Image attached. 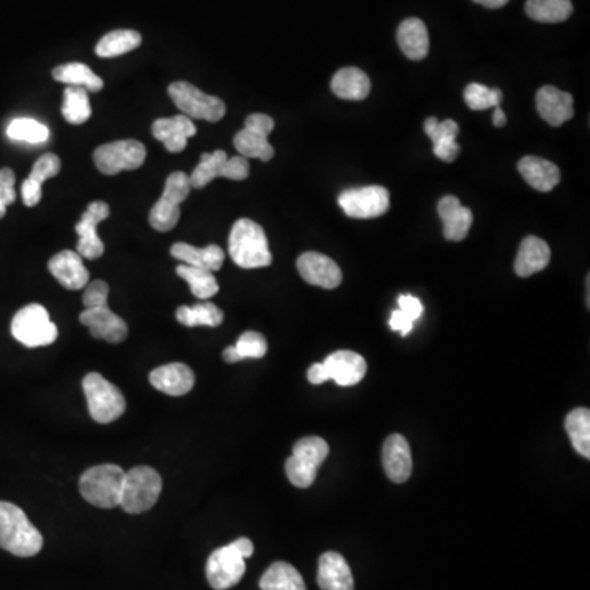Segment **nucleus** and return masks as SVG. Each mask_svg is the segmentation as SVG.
Returning <instances> with one entry per match:
<instances>
[{"mask_svg": "<svg viewBox=\"0 0 590 590\" xmlns=\"http://www.w3.org/2000/svg\"><path fill=\"white\" fill-rule=\"evenodd\" d=\"M382 466L392 482L404 484L412 474V453L409 441L402 435H391L384 441Z\"/></svg>", "mask_w": 590, "mask_h": 590, "instance_id": "obj_22", "label": "nucleus"}, {"mask_svg": "<svg viewBox=\"0 0 590 590\" xmlns=\"http://www.w3.org/2000/svg\"><path fill=\"white\" fill-rule=\"evenodd\" d=\"M268 353V341L261 333L246 332L238 338L236 345L228 346L223 351L227 363H240L243 359H261Z\"/></svg>", "mask_w": 590, "mask_h": 590, "instance_id": "obj_35", "label": "nucleus"}, {"mask_svg": "<svg viewBox=\"0 0 590 590\" xmlns=\"http://www.w3.org/2000/svg\"><path fill=\"white\" fill-rule=\"evenodd\" d=\"M397 41L400 50L412 61H422L427 58L430 50L427 25L420 19H407L400 23L397 30Z\"/></svg>", "mask_w": 590, "mask_h": 590, "instance_id": "obj_30", "label": "nucleus"}, {"mask_svg": "<svg viewBox=\"0 0 590 590\" xmlns=\"http://www.w3.org/2000/svg\"><path fill=\"white\" fill-rule=\"evenodd\" d=\"M168 92L177 109L191 120L196 118V120H205V122H220L227 112V107L222 99L205 94L189 82H174L169 86Z\"/></svg>", "mask_w": 590, "mask_h": 590, "instance_id": "obj_9", "label": "nucleus"}, {"mask_svg": "<svg viewBox=\"0 0 590 590\" xmlns=\"http://www.w3.org/2000/svg\"><path fill=\"white\" fill-rule=\"evenodd\" d=\"M61 169V161L53 153H46L37 159L33 164L32 173L23 181L22 199L23 204L27 207H35L41 200V186L43 182L48 181L51 177L58 176Z\"/></svg>", "mask_w": 590, "mask_h": 590, "instance_id": "obj_28", "label": "nucleus"}, {"mask_svg": "<svg viewBox=\"0 0 590 590\" xmlns=\"http://www.w3.org/2000/svg\"><path fill=\"white\" fill-rule=\"evenodd\" d=\"M7 137L14 141H27L32 145L45 143L50 137L48 128L33 118H15L7 128Z\"/></svg>", "mask_w": 590, "mask_h": 590, "instance_id": "obj_41", "label": "nucleus"}, {"mask_svg": "<svg viewBox=\"0 0 590 590\" xmlns=\"http://www.w3.org/2000/svg\"><path fill=\"white\" fill-rule=\"evenodd\" d=\"M531 20L540 23H559L572 15L571 0H527L525 5Z\"/></svg>", "mask_w": 590, "mask_h": 590, "instance_id": "obj_37", "label": "nucleus"}, {"mask_svg": "<svg viewBox=\"0 0 590 590\" xmlns=\"http://www.w3.org/2000/svg\"><path fill=\"white\" fill-rule=\"evenodd\" d=\"M140 45L141 35L135 30H115L97 43L96 53L100 58H115L137 50Z\"/></svg>", "mask_w": 590, "mask_h": 590, "instance_id": "obj_36", "label": "nucleus"}, {"mask_svg": "<svg viewBox=\"0 0 590 590\" xmlns=\"http://www.w3.org/2000/svg\"><path fill=\"white\" fill-rule=\"evenodd\" d=\"M125 471L117 464H100L82 472L79 492L82 497L99 509L120 507Z\"/></svg>", "mask_w": 590, "mask_h": 590, "instance_id": "obj_4", "label": "nucleus"}, {"mask_svg": "<svg viewBox=\"0 0 590 590\" xmlns=\"http://www.w3.org/2000/svg\"><path fill=\"white\" fill-rule=\"evenodd\" d=\"M181 218V209L179 205L169 202V200L161 199L153 205V209L150 210V222L151 227L155 228L156 232H169L176 227L177 222Z\"/></svg>", "mask_w": 590, "mask_h": 590, "instance_id": "obj_43", "label": "nucleus"}, {"mask_svg": "<svg viewBox=\"0 0 590 590\" xmlns=\"http://www.w3.org/2000/svg\"><path fill=\"white\" fill-rule=\"evenodd\" d=\"M176 273L177 276L182 277L191 286L192 294L196 295L199 300L212 299L220 291L217 279H215L212 271L194 268V266H187V264H179Z\"/></svg>", "mask_w": 590, "mask_h": 590, "instance_id": "obj_38", "label": "nucleus"}, {"mask_svg": "<svg viewBox=\"0 0 590 590\" xmlns=\"http://www.w3.org/2000/svg\"><path fill=\"white\" fill-rule=\"evenodd\" d=\"M389 325H391L394 332H399L400 335L407 336L412 332L415 322H413L412 318L407 317L402 310H395V312H392Z\"/></svg>", "mask_w": 590, "mask_h": 590, "instance_id": "obj_48", "label": "nucleus"}, {"mask_svg": "<svg viewBox=\"0 0 590 590\" xmlns=\"http://www.w3.org/2000/svg\"><path fill=\"white\" fill-rule=\"evenodd\" d=\"M297 269L305 282L322 289H336L343 281L340 266L332 258L315 251L300 256Z\"/></svg>", "mask_w": 590, "mask_h": 590, "instance_id": "obj_15", "label": "nucleus"}, {"mask_svg": "<svg viewBox=\"0 0 590 590\" xmlns=\"http://www.w3.org/2000/svg\"><path fill=\"white\" fill-rule=\"evenodd\" d=\"M79 322L89 328V332L96 340L122 343L128 336L127 323L123 318L114 314L109 309V305L82 310V314L79 315Z\"/></svg>", "mask_w": 590, "mask_h": 590, "instance_id": "obj_16", "label": "nucleus"}, {"mask_svg": "<svg viewBox=\"0 0 590 590\" xmlns=\"http://www.w3.org/2000/svg\"><path fill=\"white\" fill-rule=\"evenodd\" d=\"M274 130V120L266 114H251L246 118L245 128L236 133L233 145L243 158L271 161L274 148L268 141Z\"/></svg>", "mask_w": 590, "mask_h": 590, "instance_id": "obj_12", "label": "nucleus"}, {"mask_svg": "<svg viewBox=\"0 0 590 590\" xmlns=\"http://www.w3.org/2000/svg\"><path fill=\"white\" fill-rule=\"evenodd\" d=\"M438 215L443 220V235L450 241L464 240L474 222L471 209L454 196H445L438 202Z\"/></svg>", "mask_w": 590, "mask_h": 590, "instance_id": "obj_25", "label": "nucleus"}, {"mask_svg": "<svg viewBox=\"0 0 590 590\" xmlns=\"http://www.w3.org/2000/svg\"><path fill=\"white\" fill-rule=\"evenodd\" d=\"M399 310H402L407 317L412 318L413 322H417L418 318L422 317L423 305L417 297L404 294L399 297Z\"/></svg>", "mask_w": 590, "mask_h": 590, "instance_id": "obj_47", "label": "nucleus"}, {"mask_svg": "<svg viewBox=\"0 0 590 590\" xmlns=\"http://www.w3.org/2000/svg\"><path fill=\"white\" fill-rule=\"evenodd\" d=\"M425 133L433 141V153L436 158L446 163H453L458 159L461 153V146L456 143V137L459 133V125L454 120H443L440 122L438 118L430 117L425 120Z\"/></svg>", "mask_w": 590, "mask_h": 590, "instance_id": "obj_24", "label": "nucleus"}, {"mask_svg": "<svg viewBox=\"0 0 590 590\" xmlns=\"http://www.w3.org/2000/svg\"><path fill=\"white\" fill-rule=\"evenodd\" d=\"M109 215V205L105 204V202H100V200L89 204L86 212L82 214L81 220L76 225V233L79 236L76 251H78V255L82 259H99L100 256L104 255V241L100 240L97 227Z\"/></svg>", "mask_w": 590, "mask_h": 590, "instance_id": "obj_14", "label": "nucleus"}, {"mask_svg": "<svg viewBox=\"0 0 590 590\" xmlns=\"http://www.w3.org/2000/svg\"><path fill=\"white\" fill-rule=\"evenodd\" d=\"M17 199L15 194V174L12 169H0V218L7 214V207L14 204Z\"/></svg>", "mask_w": 590, "mask_h": 590, "instance_id": "obj_46", "label": "nucleus"}, {"mask_svg": "<svg viewBox=\"0 0 590 590\" xmlns=\"http://www.w3.org/2000/svg\"><path fill=\"white\" fill-rule=\"evenodd\" d=\"M110 287L107 282L102 279L92 281L84 287V295H82V304L84 309H94V307H104L109 300Z\"/></svg>", "mask_w": 590, "mask_h": 590, "instance_id": "obj_45", "label": "nucleus"}, {"mask_svg": "<svg viewBox=\"0 0 590 590\" xmlns=\"http://www.w3.org/2000/svg\"><path fill=\"white\" fill-rule=\"evenodd\" d=\"M53 79L68 86L84 87L87 92H99L104 87V81L82 63H69L53 69Z\"/></svg>", "mask_w": 590, "mask_h": 590, "instance_id": "obj_33", "label": "nucleus"}, {"mask_svg": "<svg viewBox=\"0 0 590 590\" xmlns=\"http://www.w3.org/2000/svg\"><path fill=\"white\" fill-rule=\"evenodd\" d=\"M63 117L71 125H82L91 118V100L84 87H66L64 91L63 107H61Z\"/></svg>", "mask_w": 590, "mask_h": 590, "instance_id": "obj_40", "label": "nucleus"}, {"mask_svg": "<svg viewBox=\"0 0 590 590\" xmlns=\"http://www.w3.org/2000/svg\"><path fill=\"white\" fill-rule=\"evenodd\" d=\"M504 99V94L500 89H491V87L482 86L477 82H472L464 89V100L471 110H487L500 107Z\"/></svg>", "mask_w": 590, "mask_h": 590, "instance_id": "obj_42", "label": "nucleus"}, {"mask_svg": "<svg viewBox=\"0 0 590 590\" xmlns=\"http://www.w3.org/2000/svg\"><path fill=\"white\" fill-rule=\"evenodd\" d=\"M228 253L233 263L243 269L268 268L273 263L268 236L250 218L236 220L228 238Z\"/></svg>", "mask_w": 590, "mask_h": 590, "instance_id": "obj_2", "label": "nucleus"}, {"mask_svg": "<svg viewBox=\"0 0 590 590\" xmlns=\"http://www.w3.org/2000/svg\"><path fill=\"white\" fill-rule=\"evenodd\" d=\"M323 366L327 369L330 381H335L341 387L356 386L363 381L368 369L361 354L346 350L330 354L323 361Z\"/></svg>", "mask_w": 590, "mask_h": 590, "instance_id": "obj_18", "label": "nucleus"}, {"mask_svg": "<svg viewBox=\"0 0 590 590\" xmlns=\"http://www.w3.org/2000/svg\"><path fill=\"white\" fill-rule=\"evenodd\" d=\"M191 179L186 173L176 171V173L169 174L164 184L163 199L173 202V204L181 205L184 200L191 194Z\"/></svg>", "mask_w": 590, "mask_h": 590, "instance_id": "obj_44", "label": "nucleus"}, {"mask_svg": "<svg viewBox=\"0 0 590 590\" xmlns=\"http://www.w3.org/2000/svg\"><path fill=\"white\" fill-rule=\"evenodd\" d=\"M317 582L322 590H354L350 564L335 551L323 553L318 559Z\"/></svg>", "mask_w": 590, "mask_h": 590, "instance_id": "obj_23", "label": "nucleus"}, {"mask_svg": "<svg viewBox=\"0 0 590 590\" xmlns=\"http://www.w3.org/2000/svg\"><path fill=\"white\" fill-rule=\"evenodd\" d=\"M330 446L320 436H307L295 443L292 456L286 461L287 479L292 486L307 489L317 479L318 468L328 458Z\"/></svg>", "mask_w": 590, "mask_h": 590, "instance_id": "obj_6", "label": "nucleus"}, {"mask_svg": "<svg viewBox=\"0 0 590 590\" xmlns=\"http://www.w3.org/2000/svg\"><path fill=\"white\" fill-rule=\"evenodd\" d=\"M332 92L345 100H364L371 92L368 74L358 68H343L333 76Z\"/></svg>", "mask_w": 590, "mask_h": 590, "instance_id": "obj_31", "label": "nucleus"}, {"mask_svg": "<svg viewBox=\"0 0 590 590\" xmlns=\"http://www.w3.org/2000/svg\"><path fill=\"white\" fill-rule=\"evenodd\" d=\"M146 159V148L138 140H120L105 143L94 151V163L105 176L141 168Z\"/></svg>", "mask_w": 590, "mask_h": 590, "instance_id": "obj_11", "label": "nucleus"}, {"mask_svg": "<svg viewBox=\"0 0 590 590\" xmlns=\"http://www.w3.org/2000/svg\"><path fill=\"white\" fill-rule=\"evenodd\" d=\"M48 269L51 276L68 291H81L89 284V271L78 251H61L50 259Z\"/></svg>", "mask_w": 590, "mask_h": 590, "instance_id": "obj_17", "label": "nucleus"}, {"mask_svg": "<svg viewBox=\"0 0 590 590\" xmlns=\"http://www.w3.org/2000/svg\"><path fill=\"white\" fill-rule=\"evenodd\" d=\"M151 386L156 391L173 397L189 394L196 384V376L187 364L171 363L153 369L150 374Z\"/></svg>", "mask_w": 590, "mask_h": 590, "instance_id": "obj_20", "label": "nucleus"}, {"mask_svg": "<svg viewBox=\"0 0 590 590\" xmlns=\"http://www.w3.org/2000/svg\"><path fill=\"white\" fill-rule=\"evenodd\" d=\"M307 377H309L310 384H314V386L330 381V376H328L327 369H325L323 363L312 364L309 368V373H307Z\"/></svg>", "mask_w": 590, "mask_h": 590, "instance_id": "obj_49", "label": "nucleus"}, {"mask_svg": "<svg viewBox=\"0 0 590 590\" xmlns=\"http://www.w3.org/2000/svg\"><path fill=\"white\" fill-rule=\"evenodd\" d=\"M12 335L27 348H40L55 343L58 327L51 322L48 310L40 304H30L15 314Z\"/></svg>", "mask_w": 590, "mask_h": 590, "instance_id": "obj_8", "label": "nucleus"}, {"mask_svg": "<svg viewBox=\"0 0 590 590\" xmlns=\"http://www.w3.org/2000/svg\"><path fill=\"white\" fill-rule=\"evenodd\" d=\"M177 322L187 328L218 327L223 322V312L212 302H199L194 307L182 305L176 310Z\"/></svg>", "mask_w": 590, "mask_h": 590, "instance_id": "obj_34", "label": "nucleus"}, {"mask_svg": "<svg viewBox=\"0 0 590 590\" xmlns=\"http://www.w3.org/2000/svg\"><path fill=\"white\" fill-rule=\"evenodd\" d=\"M153 137L163 143L169 153H181L186 150L187 140L197 133L196 125L186 115L171 118H159L151 127Z\"/></svg>", "mask_w": 590, "mask_h": 590, "instance_id": "obj_21", "label": "nucleus"}, {"mask_svg": "<svg viewBox=\"0 0 590 590\" xmlns=\"http://www.w3.org/2000/svg\"><path fill=\"white\" fill-rule=\"evenodd\" d=\"M261 590H307L300 572L292 564L277 561L271 564L259 581Z\"/></svg>", "mask_w": 590, "mask_h": 590, "instance_id": "obj_32", "label": "nucleus"}, {"mask_svg": "<svg viewBox=\"0 0 590 590\" xmlns=\"http://www.w3.org/2000/svg\"><path fill=\"white\" fill-rule=\"evenodd\" d=\"M566 432L577 453L590 458V410L574 409L566 417Z\"/></svg>", "mask_w": 590, "mask_h": 590, "instance_id": "obj_39", "label": "nucleus"}, {"mask_svg": "<svg viewBox=\"0 0 590 590\" xmlns=\"http://www.w3.org/2000/svg\"><path fill=\"white\" fill-rule=\"evenodd\" d=\"M0 548L19 558H32L43 548V536L20 507L0 500Z\"/></svg>", "mask_w": 590, "mask_h": 590, "instance_id": "obj_1", "label": "nucleus"}, {"mask_svg": "<svg viewBox=\"0 0 590 590\" xmlns=\"http://www.w3.org/2000/svg\"><path fill=\"white\" fill-rule=\"evenodd\" d=\"M551 250L546 241L538 236H527L518 248L515 259V273L520 277H530L540 273L550 264Z\"/></svg>", "mask_w": 590, "mask_h": 590, "instance_id": "obj_27", "label": "nucleus"}, {"mask_svg": "<svg viewBox=\"0 0 590 590\" xmlns=\"http://www.w3.org/2000/svg\"><path fill=\"white\" fill-rule=\"evenodd\" d=\"M518 171L527 181L528 186L540 192L553 191L561 181L558 166L548 159L538 158V156H525L520 159Z\"/></svg>", "mask_w": 590, "mask_h": 590, "instance_id": "obj_26", "label": "nucleus"}, {"mask_svg": "<svg viewBox=\"0 0 590 590\" xmlns=\"http://www.w3.org/2000/svg\"><path fill=\"white\" fill-rule=\"evenodd\" d=\"M338 204L348 217L366 220V218H377L386 214L391 205V196L386 187H358V189L341 192Z\"/></svg>", "mask_w": 590, "mask_h": 590, "instance_id": "obj_13", "label": "nucleus"}, {"mask_svg": "<svg viewBox=\"0 0 590 590\" xmlns=\"http://www.w3.org/2000/svg\"><path fill=\"white\" fill-rule=\"evenodd\" d=\"M82 389L86 394L87 409L92 420L107 425L122 417L127 409V402L122 391L107 381L99 373H89L82 379Z\"/></svg>", "mask_w": 590, "mask_h": 590, "instance_id": "obj_7", "label": "nucleus"}, {"mask_svg": "<svg viewBox=\"0 0 590 590\" xmlns=\"http://www.w3.org/2000/svg\"><path fill=\"white\" fill-rule=\"evenodd\" d=\"M171 256L187 266L207 269V271H218L225 261V251L218 245H209L205 248L187 245V243H176L171 246Z\"/></svg>", "mask_w": 590, "mask_h": 590, "instance_id": "obj_29", "label": "nucleus"}, {"mask_svg": "<svg viewBox=\"0 0 590 590\" xmlns=\"http://www.w3.org/2000/svg\"><path fill=\"white\" fill-rule=\"evenodd\" d=\"M250 176V163L243 156L228 158L223 150L214 153H204L200 156V163L192 171L191 186L194 189H204L217 177H227L232 181H245Z\"/></svg>", "mask_w": 590, "mask_h": 590, "instance_id": "obj_10", "label": "nucleus"}, {"mask_svg": "<svg viewBox=\"0 0 590 590\" xmlns=\"http://www.w3.org/2000/svg\"><path fill=\"white\" fill-rule=\"evenodd\" d=\"M476 4L482 5V7H486V9H500V7H504V5L509 4V0H474Z\"/></svg>", "mask_w": 590, "mask_h": 590, "instance_id": "obj_50", "label": "nucleus"}, {"mask_svg": "<svg viewBox=\"0 0 590 590\" xmlns=\"http://www.w3.org/2000/svg\"><path fill=\"white\" fill-rule=\"evenodd\" d=\"M163 491V479L150 466L125 471L120 507L127 513H143L155 507Z\"/></svg>", "mask_w": 590, "mask_h": 590, "instance_id": "obj_5", "label": "nucleus"}, {"mask_svg": "<svg viewBox=\"0 0 590 590\" xmlns=\"http://www.w3.org/2000/svg\"><path fill=\"white\" fill-rule=\"evenodd\" d=\"M255 553V546L248 538H238L230 545L218 548L207 561V581L214 590H228L243 579L246 572V558Z\"/></svg>", "mask_w": 590, "mask_h": 590, "instance_id": "obj_3", "label": "nucleus"}, {"mask_svg": "<svg viewBox=\"0 0 590 590\" xmlns=\"http://www.w3.org/2000/svg\"><path fill=\"white\" fill-rule=\"evenodd\" d=\"M574 99L569 92L559 91L558 87L545 86L536 92L538 114L550 123L551 127H561L574 117Z\"/></svg>", "mask_w": 590, "mask_h": 590, "instance_id": "obj_19", "label": "nucleus"}, {"mask_svg": "<svg viewBox=\"0 0 590 590\" xmlns=\"http://www.w3.org/2000/svg\"><path fill=\"white\" fill-rule=\"evenodd\" d=\"M492 122H494V125L497 128H502L507 125V117H505V112L500 109V107H495L494 115H492Z\"/></svg>", "mask_w": 590, "mask_h": 590, "instance_id": "obj_51", "label": "nucleus"}]
</instances>
